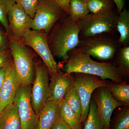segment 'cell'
Segmentation results:
<instances>
[{"mask_svg": "<svg viewBox=\"0 0 129 129\" xmlns=\"http://www.w3.org/2000/svg\"><path fill=\"white\" fill-rule=\"evenodd\" d=\"M15 71L21 84L30 85L34 79L35 63L31 52L21 39L6 34Z\"/></svg>", "mask_w": 129, "mask_h": 129, "instance_id": "cell-4", "label": "cell"}, {"mask_svg": "<svg viewBox=\"0 0 129 129\" xmlns=\"http://www.w3.org/2000/svg\"><path fill=\"white\" fill-rule=\"evenodd\" d=\"M115 34H103L80 39L76 48L98 60L108 61L121 47Z\"/></svg>", "mask_w": 129, "mask_h": 129, "instance_id": "cell-3", "label": "cell"}, {"mask_svg": "<svg viewBox=\"0 0 129 129\" xmlns=\"http://www.w3.org/2000/svg\"><path fill=\"white\" fill-rule=\"evenodd\" d=\"M90 13L96 14L113 10L115 5L113 0H86Z\"/></svg>", "mask_w": 129, "mask_h": 129, "instance_id": "cell-21", "label": "cell"}, {"mask_svg": "<svg viewBox=\"0 0 129 129\" xmlns=\"http://www.w3.org/2000/svg\"><path fill=\"white\" fill-rule=\"evenodd\" d=\"M73 86L76 89L81 104V122H84L89 113L92 94L97 88L107 86V83L97 76L75 73Z\"/></svg>", "mask_w": 129, "mask_h": 129, "instance_id": "cell-6", "label": "cell"}, {"mask_svg": "<svg viewBox=\"0 0 129 129\" xmlns=\"http://www.w3.org/2000/svg\"><path fill=\"white\" fill-rule=\"evenodd\" d=\"M80 20L67 16L58 21L48 33L47 41L54 58L66 60L68 53L76 48L80 39Z\"/></svg>", "mask_w": 129, "mask_h": 129, "instance_id": "cell-2", "label": "cell"}, {"mask_svg": "<svg viewBox=\"0 0 129 129\" xmlns=\"http://www.w3.org/2000/svg\"><path fill=\"white\" fill-rule=\"evenodd\" d=\"M59 118L71 129H81V119L63 99L59 104Z\"/></svg>", "mask_w": 129, "mask_h": 129, "instance_id": "cell-17", "label": "cell"}, {"mask_svg": "<svg viewBox=\"0 0 129 129\" xmlns=\"http://www.w3.org/2000/svg\"><path fill=\"white\" fill-rule=\"evenodd\" d=\"M116 29L119 34V41L121 46H128L129 42V12L125 8H124L119 14Z\"/></svg>", "mask_w": 129, "mask_h": 129, "instance_id": "cell-18", "label": "cell"}, {"mask_svg": "<svg viewBox=\"0 0 129 129\" xmlns=\"http://www.w3.org/2000/svg\"><path fill=\"white\" fill-rule=\"evenodd\" d=\"M6 76V66L0 68V90L1 89Z\"/></svg>", "mask_w": 129, "mask_h": 129, "instance_id": "cell-33", "label": "cell"}, {"mask_svg": "<svg viewBox=\"0 0 129 129\" xmlns=\"http://www.w3.org/2000/svg\"><path fill=\"white\" fill-rule=\"evenodd\" d=\"M117 7V11L120 13L123 9L124 7V0H113Z\"/></svg>", "mask_w": 129, "mask_h": 129, "instance_id": "cell-32", "label": "cell"}, {"mask_svg": "<svg viewBox=\"0 0 129 129\" xmlns=\"http://www.w3.org/2000/svg\"><path fill=\"white\" fill-rule=\"evenodd\" d=\"M10 48L6 50L0 51V68L5 67L12 60Z\"/></svg>", "mask_w": 129, "mask_h": 129, "instance_id": "cell-28", "label": "cell"}, {"mask_svg": "<svg viewBox=\"0 0 129 129\" xmlns=\"http://www.w3.org/2000/svg\"><path fill=\"white\" fill-rule=\"evenodd\" d=\"M57 6L68 16L70 14V0H53Z\"/></svg>", "mask_w": 129, "mask_h": 129, "instance_id": "cell-29", "label": "cell"}, {"mask_svg": "<svg viewBox=\"0 0 129 129\" xmlns=\"http://www.w3.org/2000/svg\"><path fill=\"white\" fill-rule=\"evenodd\" d=\"M106 87L114 99L125 107L129 106V85L126 82L107 84Z\"/></svg>", "mask_w": 129, "mask_h": 129, "instance_id": "cell-19", "label": "cell"}, {"mask_svg": "<svg viewBox=\"0 0 129 129\" xmlns=\"http://www.w3.org/2000/svg\"><path fill=\"white\" fill-rule=\"evenodd\" d=\"M21 82L14 68L13 60L6 66V76L0 90V113L10 104L14 102Z\"/></svg>", "mask_w": 129, "mask_h": 129, "instance_id": "cell-13", "label": "cell"}, {"mask_svg": "<svg viewBox=\"0 0 129 129\" xmlns=\"http://www.w3.org/2000/svg\"><path fill=\"white\" fill-rule=\"evenodd\" d=\"M117 56L114 62L123 76L128 75L129 73V47L122 46L115 53Z\"/></svg>", "mask_w": 129, "mask_h": 129, "instance_id": "cell-23", "label": "cell"}, {"mask_svg": "<svg viewBox=\"0 0 129 129\" xmlns=\"http://www.w3.org/2000/svg\"><path fill=\"white\" fill-rule=\"evenodd\" d=\"M9 33L17 39H21L23 35L32 29L33 18L20 6L14 3L8 15Z\"/></svg>", "mask_w": 129, "mask_h": 129, "instance_id": "cell-12", "label": "cell"}, {"mask_svg": "<svg viewBox=\"0 0 129 129\" xmlns=\"http://www.w3.org/2000/svg\"><path fill=\"white\" fill-rule=\"evenodd\" d=\"M47 35L42 30L30 29L25 32L21 40L25 45L30 47L40 56L51 74L59 68L49 48Z\"/></svg>", "mask_w": 129, "mask_h": 129, "instance_id": "cell-8", "label": "cell"}, {"mask_svg": "<svg viewBox=\"0 0 129 129\" xmlns=\"http://www.w3.org/2000/svg\"><path fill=\"white\" fill-rule=\"evenodd\" d=\"M83 129H103L101 118L98 113L96 104L92 97L90 102L89 113Z\"/></svg>", "mask_w": 129, "mask_h": 129, "instance_id": "cell-20", "label": "cell"}, {"mask_svg": "<svg viewBox=\"0 0 129 129\" xmlns=\"http://www.w3.org/2000/svg\"><path fill=\"white\" fill-rule=\"evenodd\" d=\"M35 73L30 100L37 116L44 104L47 101L49 92V70L44 62L35 63Z\"/></svg>", "mask_w": 129, "mask_h": 129, "instance_id": "cell-9", "label": "cell"}, {"mask_svg": "<svg viewBox=\"0 0 129 129\" xmlns=\"http://www.w3.org/2000/svg\"><path fill=\"white\" fill-rule=\"evenodd\" d=\"M71 109L80 118L81 120V102L78 94L73 86L68 90L65 93L64 98Z\"/></svg>", "mask_w": 129, "mask_h": 129, "instance_id": "cell-24", "label": "cell"}, {"mask_svg": "<svg viewBox=\"0 0 129 129\" xmlns=\"http://www.w3.org/2000/svg\"><path fill=\"white\" fill-rule=\"evenodd\" d=\"M30 85L20 84L13 104L16 106L21 122V129H37L39 117L30 100Z\"/></svg>", "mask_w": 129, "mask_h": 129, "instance_id": "cell-10", "label": "cell"}, {"mask_svg": "<svg viewBox=\"0 0 129 129\" xmlns=\"http://www.w3.org/2000/svg\"><path fill=\"white\" fill-rule=\"evenodd\" d=\"M112 129H129V109L128 107L125 106L120 110Z\"/></svg>", "mask_w": 129, "mask_h": 129, "instance_id": "cell-26", "label": "cell"}, {"mask_svg": "<svg viewBox=\"0 0 129 129\" xmlns=\"http://www.w3.org/2000/svg\"><path fill=\"white\" fill-rule=\"evenodd\" d=\"M119 13L114 10L96 14L89 13L80 20V39L103 34H115Z\"/></svg>", "mask_w": 129, "mask_h": 129, "instance_id": "cell-5", "label": "cell"}, {"mask_svg": "<svg viewBox=\"0 0 129 129\" xmlns=\"http://www.w3.org/2000/svg\"><path fill=\"white\" fill-rule=\"evenodd\" d=\"M68 16L53 0H40L32 29L42 30L48 34L58 21Z\"/></svg>", "mask_w": 129, "mask_h": 129, "instance_id": "cell-7", "label": "cell"}, {"mask_svg": "<svg viewBox=\"0 0 129 129\" xmlns=\"http://www.w3.org/2000/svg\"><path fill=\"white\" fill-rule=\"evenodd\" d=\"M0 129H21L17 109L13 103L8 105L0 113Z\"/></svg>", "mask_w": 129, "mask_h": 129, "instance_id": "cell-16", "label": "cell"}, {"mask_svg": "<svg viewBox=\"0 0 129 129\" xmlns=\"http://www.w3.org/2000/svg\"><path fill=\"white\" fill-rule=\"evenodd\" d=\"M59 104L47 101L40 111L37 129H51L54 123L59 118Z\"/></svg>", "mask_w": 129, "mask_h": 129, "instance_id": "cell-15", "label": "cell"}, {"mask_svg": "<svg viewBox=\"0 0 129 129\" xmlns=\"http://www.w3.org/2000/svg\"><path fill=\"white\" fill-rule=\"evenodd\" d=\"M65 72L69 74L79 73L97 76L101 79H110L115 83L122 82L123 75L114 62H99L78 48L68 53Z\"/></svg>", "mask_w": 129, "mask_h": 129, "instance_id": "cell-1", "label": "cell"}, {"mask_svg": "<svg viewBox=\"0 0 129 129\" xmlns=\"http://www.w3.org/2000/svg\"><path fill=\"white\" fill-rule=\"evenodd\" d=\"M51 129H71L65 123L58 118L54 123Z\"/></svg>", "mask_w": 129, "mask_h": 129, "instance_id": "cell-31", "label": "cell"}, {"mask_svg": "<svg viewBox=\"0 0 129 129\" xmlns=\"http://www.w3.org/2000/svg\"><path fill=\"white\" fill-rule=\"evenodd\" d=\"M93 98L103 129H111V121L113 112L123 104L114 99L106 86L97 88L93 92Z\"/></svg>", "mask_w": 129, "mask_h": 129, "instance_id": "cell-11", "label": "cell"}, {"mask_svg": "<svg viewBox=\"0 0 129 129\" xmlns=\"http://www.w3.org/2000/svg\"><path fill=\"white\" fill-rule=\"evenodd\" d=\"M14 3V0H0V23L5 28L6 34L9 33L8 15Z\"/></svg>", "mask_w": 129, "mask_h": 129, "instance_id": "cell-25", "label": "cell"}, {"mask_svg": "<svg viewBox=\"0 0 129 129\" xmlns=\"http://www.w3.org/2000/svg\"><path fill=\"white\" fill-rule=\"evenodd\" d=\"M49 95L47 101L60 104L64 98L65 93L73 85L74 78L71 74L62 72L58 68L55 72L50 74Z\"/></svg>", "mask_w": 129, "mask_h": 129, "instance_id": "cell-14", "label": "cell"}, {"mask_svg": "<svg viewBox=\"0 0 129 129\" xmlns=\"http://www.w3.org/2000/svg\"><path fill=\"white\" fill-rule=\"evenodd\" d=\"M32 18L34 17L40 0H14Z\"/></svg>", "mask_w": 129, "mask_h": 129, "instance_id": "cell-27", "label": "cell"}, {"mask_svg": "<svg viewBox=\"0 0 129 129\" xmlns=\"http://www.w3.org/2000/svg\"><path fill=\"white\" fill-rule=\"evenodd\" d=\"M70 18L79 20L84 18L90 12L86 0H70Z\"/></svg>", "mask_w": 129, "mask_h": 129, "instance_id": "cell-22", "label": "cell"}, {"mask_svg": "<svg viewBox=\"0 0 129 129\" xmlns=\"http://www.w3.org/2000/svg\"><path fill=\"white\" fill-rule=\"evenodd\" d=\"M9 48V41L6 34H5L0 28V51L6 50Z\"/></svg>", "mask_w": 129, "mask_h": 129, "instance_id": "cell-30", "label": "cell"}]
</instances>
